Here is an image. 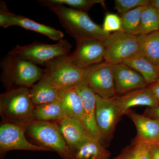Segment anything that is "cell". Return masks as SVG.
Returning <instances> with one entry per match:
<instances>
[{
    "label": "cell",
    "instance_id": "obj_1",
    "mask_svg": "<svg viewBox=\"0 0 159 159\" xmlns=\"http://www.w3.org/2000/svg\"><path fill=\"white\" fill-rule=\"evenodd\" d=\"M38 2L56 15L67 33L76 41L85 38H96L103 41L110 34L94 22L86 11L53 4L48 0Z\"/></svg>",
    "mask_w": 159,
    "mask_h": 159
},
{
    "label": "cell",
    "instance_id": "obj_2",
    "mask_svg": "<svg viewBox=\"0 0 159 159\" xmlns=\"http://www.w3.org/2000/svg\"><path fill=\"white\" fill-rule=\"evenodd\" d=\"M1 79L7 90L15 88L30 89L44 76L45 70L34 64L8 53L0 62Z\"/></svg>",
    "mask_w": 159,
    "mask_h": 159
},
{
    "label": "cell",
    "instance_id": "obj_3",
    "mask_svg": "<svg viewBox=\"0 0 159 159\" xmlns=\"http://www.w3.org/2000/svg\"><path fill=\"white\" fill-rule=\"evenodd\" d=\"M34 108L29 89H9L0 96V113L4 122L25 126L34 120Z\"/></svg>",
    "mask_w": 159,
    "mask_h": 159
},
{
    "label": "cell",
    "instance_id": "obj_4",
    "mask_svg": "<svg viewBox=\"0 0 159 159\" xmlns=\"http://www.w3.org/2000/svg\"><path fill=\"white\" fill-rule=\"evenodd\" d=\"M29 135L40 146L55 151L64 159H74L57 122L32 120L25 126Z\"/></svg>",
    "mask_w": 159,
    "mask_h": 159
},
{
    "label": "cell",
    "instance_id": "obj_5",
    "mask_svg": "<svg viewBox=\"0 0 159 159\" xmlns=\"http://www.w3.org/2000/svg\"><path fill=\"white\" fill-rule=\"evenodd\" d=\"M71 49L67 40L62 39L54 44L34 41L27 45H17L9 53L38 66H45L54 60L69 55Z\"/></svg>",
    "mask_w": 159,
    "mask_h": 159
},
{
    "label": "cell",
    "instance_id": "obj_6",
    "mask_svg": "<svg viewBox=\"0 0 159 159\" xmlns=\"http://www.w3.org/2000/svg\"><path fill=\"white\" fill-rule=\"evenodd\" d=\"M45 67V74L58 89L75 88L85 80L86 69L75 64L70 55L54 60Z\"/></svg>",
    "mask_w": 159,
    "mask_h": 159
},
{
    "label": "cell",
    "instance_id": "obj_7",
    "mask_svg": "<svg viewBox=\"0 0 159 159\" xmlns=\"http://www.w3.org/2000/svg\"><path fill=\"white\" fill-rule=\"evenodd\" d=\"M103 42L105 48L104 61L113 65L122 63L140 55V43L138 35L118 31L110 34Z\"/></svg>",
    "mask_w": 159,
    "mask_h": 159
},
{
    "label": "cell",
    "instance_id": "obj_8",
    "mask_svg": "<svg viewBox=\"0 0 159 159\" xmlns=\"http://www.w3.org/2000/svg\"><path fill=\"white\" fill-rule=\"evenodd\" d=\"M25 127L11 122H4L0 126L1 159L8 152L22 150L31 151H51L40 145L31 144L26 139Z\"/></svg>",
    "mask_w": 159,
    "mask_h": 159
},
{
    "label": "cell",
    "instance_id": "obj_9",
    "mask_svg": "<svg viewBox=\"0 0 159 159\" xmlns=\"http://www.w3.org/2000/svg\"><path fill=\"white\" fill-rule=\"evenodd\" d=\"M0 26L7 29L11 26H17L23 29L35 31L46 35L54 41L63 39L64 34L62 31L51 26L40 24L23 16L13 13L9 11L5 2H0Z\"/></svg>",
    "mask_w": 159,
    "mask_h": 159
},
{
    "label": "cell",
    "instance_id": "obj_10",
    "mask_svg": "<svg viewBox=\"0 0 159 159\" xmlns=\"http://www.w3.org/2000/svg\"><path fill=\"white\" fill-rule=\"evenodd\" d=\"M121 117L116 96L104 98L96 94V122L103 142L110 141Z\"/></svg>",
    "mask_w": 159,
    "mask_h": 159
},
{
    "label": "cell",
    "instance_id": "obj_11",
    "mask_svg": "<svg viewBox=\"0 0 159 159\" xmlns=\"http://www.w3.org/2000/svg\"><path fill=\"white\" fill-rule=\"evenodd\" d=\"M85 81L95 93L104 98L116 96L113 65L102 62L86 69Z\"/></svg>",
    "mask_w": 159,
    "mask_h": 159
},
{
    "label": "cell",
    "instance_id": "obj_12",
    "mask_svg": "<svg viewBox=\"0 0 159 159\" xmlns=\"http://www.w3.org/2000/svg\"><path fill=\"white\" fill-rule=\"evenodd\" d=\"M76 49L70 57L78 66L87 69L104 60L105 48L102 40L82 39L76 41Z\"/></svg>",
    "mask_w": 159,
    "mask_h": 159
},
{
    "label": "cell",
    "instance_id": "obj_13",
    "mask_svg": "<svg viewBox=\"0 0 159 159\" xmlns=\"http://www.w3.org/2000/svg\"><path fill=\"white\" fill-rule=\"evenodd\" d=\"M76 89L83 105V124L91 135L102 144L103 140L102 135L96 122V94L89 86L85 80L77 86Z\"/></svg>",
    "mask_w": 159,
    "mask_h": 159
},
{
    "label": "cell",
    "instance_id": "obj_14",
    "mask_svg": "<svg viewBox=\"0 0 159 159\" xmlns=\"http://www.w3.org/2000/svg\"><path fill=\"white\" fill-rule=\"evenodd\" d=\"M113 68L117 94L123 95L148 86L141 74L123 63L114 65Z\"/></svg>",
    "mask_w": 159,
    "mask_h": 159
},
{
    "label": "cell",
    "instance_id": "obj_15",
    "mask_svg": "<svg viewBox=\"0 0 159 159\" xmlns=\"http://www.w3.org/2000/svg\"><path fill=\"white\" fill-rule=\"evenodd\" d=\"M117 104L121 116L126 115L131 107L145 106L153 107L159 103L149 85L134 90L121 96H116Z\"/></svg>",
    "mask_w": 159,
    "mask_h": 159
},
{
    "label": "cell",
    "instance_id": "obj_16",
    "mask_svg": "<svg viewBox=\"0 0 159 159\" xmlns=\"http://www.w3.org/2000/svg\"><path fill=\"white\" fill-rule=\"evenodd\" d=\"M57 122L63 137L73 155L78 147L93 137L82 122L77 119L66 116Z\"/></svg>",
    "mask_w": 159,
    "mask_h": 159
},
{
    "label": "cell",
    "instance_id": "obj_17",
    "mask_svg": "<svg viewBox=\"0 0 159 159\" xmlns=\"http://www.w3.org/2000/svg\"><path fill=\"white\" fill-rule=\"evenodd\" d=\"M136 128L137 134L135 140L148 145L159 142V121L145 115H140L129 110L126 114Z\"/></svg>",
    "mask_w": 159,
    "mask_h": 159
},
{
    "label": "cell",
    "instance_id": "obj_18",
    "mask_svg": "<svg viewBox=\"0 0 159 159\" xmlns=\"http://www.w3.org/2000/svg\"><path fill=\"white\" fill-rule=\"evenodd\" d=\"M29 93L34 106L53 102L59 98V90L51 84L45 74L29 89Z\"/></svg>",
    "mask_w": 159,
    "mask_h": 159
},
{
    "label": "cell",
    "instance_id": "obj_19",
    "mask_svg": "<svg viewBox=\"0 0 159 159\" xmlns=\"http://www.w3.org/2000/svg\"><path fill=\"white\" fill-rule=\"evenodd\" d=\"M58 99L64 110L66 116L77 119L82 123L83 105L76 88L70 89L59 90Z\"/></svg>",
    "mask_w": 159,
    "mask_h": 159
},
{
    "label": "cell",
    "instance_id": "obj_20",
    "mask_svg": "<svg viewBox=\"0 0 159 159\" xmlns=\"http://www.w3.org/2000/svg\"><path fill=\"white\" fill-rule=\"evenodd\" d=\"M74 159H109L111 153L97 139L92 137L75 151Z\"/></svg>",
    "mask_w": 159,
    "mask_h": 159
},
{
    "label": "cell",
    "instance_id": "obj_21",
    "mask_svg": "<svg viewBox=\"0 0 159 159\" xmlns=\"http://www.w3.org/2000/svg\"><path fill=\"white\" fill-rule=\"evenodd\" d=\"M140 55L156 66H159V30L149 34H139Z\"/></svg>",
    "mask_w": 159,
    "mask_h": 159
},
{
    "label": "cell",
    "instance_id": "obj_22",
    "mask_svg": "<svg viewBox=\"0 0 159 159\" xmlns=\"http://www.w3.org/2000/svg\"><path fill=\"white\" fill-rule=\"evenodd\" d=\"M123 63L141 74L148 85L153 84L159 79L157 67L141 55L132 57Z\"/></svg>",
    "mask_w": 159,
    "mask_h": 159
},
{
    "label": "cell",
    "instance_id": "obj_23",
    "mask_svg": "<svg viewBox=\"0 0 159 159\" xmlns=\"http://www.w3.org/2000/svg\"><path fill=\"white\" fill-rule=\"evenodd\" d=\"M34 119L45 122H57L66 116L59 99L34 106Z\"/></svg>",
    "mask_w": 159,
    "mask_h": 159
},
{
    "label": "cell",
    "instance_id": "obj_24",
    "mask_svg": "<svg viewBox=\"0 0 159 159\" xmlns=\"http://www.w3.org/2000/svg\"><path fill=\"white\" fill-rule=\"evenodd\" d=\"M159 30L158 10L150 5L144 6L141 15L139 35L149 34Z\"/></svg>",
    "mask_w": 159,
    "mask_h": 159
},
{
    "label": "cell",
    "instance_id": "obj_25",
    "mask_svg": "<svg viewBox=\"0 0 159 159\" xmlns=\"http://www.w3.org/2000/svg\"><path fill=\"white\" fill-rule=\"evenodd\" d=\"M143 7H139L122 14L121 31L132 35H139L141 15Z\"/></svg>",
    "mask_w": 159,
    "mask_h": 159
},
{
    "label": "cell",
    "instance_id": "obj_26",
    "mask_svg": "<svg viewBox=\"0 0 159 159\" xmlns=\"http://www.w3.org/2000/svg\"><path fill=\"white\" fill-rule=\"evenodd\" d=\"M49 2L68 6L72 9L87 12L95 4H102V0H48Z\"/></svg>",
    "mask_w": 159,
    "mask_h": 159
},
{
    "label": "cell",
    "instance_id": "obj_27",
    "mask_svg": "<svg viewBox=\"0 0 159 159\" xmlns=\"http://www.w3.org/2000/svg\"><path fill=\"white\" fill-rule=\"evenodd\" d=\"M115 9L123 13L133 9L149 5L150 0H115Z\"/></svg>",
    "mask_w": 159,
    "mask_h": 159
},
{
    "label": "cell",
    "instance_id": "obj_28",
    "mask_svg": "<svg viewBox=\"0 0 159 159\" xmlns=\"http://www.w3.org/2000/svg\"><path fill=\"white\" fill-rule=\"evenodd\" d=\"M102 28L105 32L108 33L121 31L122 28L121 17L114 13H107L104 18Z\"/></svg>",
    "mask_w": 159,
    "mask_h": 159
},
{
    "label": "cell",
    "instance_id": "obj_29",
    "mask_svg": "<svg viewBox=\"0 0 159 159\" xmlns=\"http://www.w3.org/2000/svg\"><path fill=\"white\" fill-rule=\"evenodd\" d=\"M141 142L134 141L133 143L122 150L113 159H139Z\"/></svg>",
    "mask_w": 159,
    "mask_h": 159
},
{
    "label": "cell",
    "instance_id": "obj_30",
    "mask_svg": "<svg viewBox=\"0 0 159 159\" xmlns=\"http://www.w3.org/2000/svg\"><path fill=\"white\" fill-rule=\"evenodd\" d=\"M144 115L159 121V106L156 107H147L144 111Z\"/></svg>",
    "mask_w": 159,
    "mask_h": 159
},
{
    "label": "cell",
    "instance_id": "obj_31",
    "mask_svg": "<svg viewBox=\"0 0 159 159\" xmlns=\"http://www.w3.org/2000/svg\"><path fill=\"white\" fill-rule=\"evenodd\" d=\"M139 159H151L148 144L141 142Z\"/></svg>",
    "mask_w": 159,
    "mask_h": 159
},
{
    "label": "cell",
    "instance_id": "obj_32",
    "mask_svg": "<svg viewBox=\"0 0 159 159\" xmlns=\"http://www.w3.org/2000/svg\"><path fill=\"white\" fill-rule=\"evenodd\" d=\"M149 151L151 159H159V144L149 145Z\"/></svg>",
    "mask_w": 159,
    "mask_h": 159
},
{
    "label": "cell",
    "instance_id": "obj_33",
    "mask_svg": "<svg viewBox=\"0 0 159 159\" xmlns=\"http://www.w3.org/2000/svg\"><path fill=\"white\" fill-rule=\"evenodd\" d=\"M152 89L159 103V79L156 82L149 85Z\"/></svg>",
    "mask_w": 159,
    "mask_h": 159
},
{
    "label": "cell",
    "instance_id": "obj_34",
    "mask_svg": "<svg viewBox=\"0 0 159 159\" xmlns=\"http://www.w3.org/2000/svg\"><path fill=\"white\" fill-rule=\"evenodd\" d=\"M149 5L155 9L159 10V0H150Z\"/></svg>",
    "mask_w": 159,
    "mask_h": 159
},
{
    "label": "cell",
    "instance_id": "obj_35",
    "mask_svg": "<svg viewBox=\"0 0 159 159\" xmlns=\"http://www.w3.org/2000/svg\"><path fill=\"white\" fill-rule=\"evenodd\" d=\"M157 68L159 76V66H158V67H157Z\"/></svg>",
    "mask_w": 159,
    "mask_h": 159
},
{
    "label": "cell",
    "instance_id": "obj_36",
    "mask_svg": "<svg viewBox=\"0 0 159 159\" xmlns=\"http://www.w3.org/2000/svg\"><path fill=\"white\" fill-rule=\"evenodd\" d=\"M158 13H159V10H158Z\"/></svg>",
    "mask_w": 159,
    "mask_h": 159
},
{
    "label": "cell",
    "instance_id": "obj_37",
    "mask_svg": "<svg viewBox=\"0 0 159 159\" xmlns=\"http://www.w3.org/2000/svg\"><path fill=\"white\" fill-rule=\"evenodd\" d=\"M158 143H159V142Z\"/></svg>",
    "mask_w": 159,
    "mask_h": 159
}]
</instances>
